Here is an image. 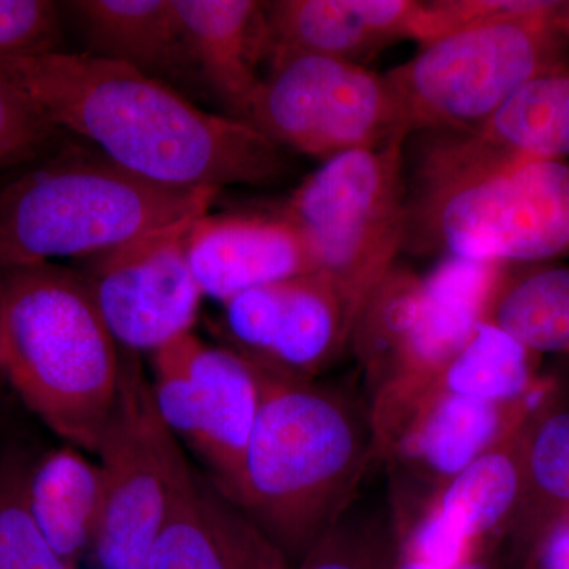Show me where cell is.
I'll return each instance as SVG.
<instances>
[{
  "label": "cell",
  "mask_w": 569,
  "mask_h": 569,
  "mask_svg": "<svg viewBox=\"0 0 569 569\" xmlns=\"http://www.w3.org/2000/svg\"><path fill=\"white\" fill-rule=\"evenodd\" d=\"M0 71L63 133L130 173L183 189L266 186L287 171L282 146L252 123L201 110L162 80L89 52L0 58Z\"/></svg>",
  "instance_id": "1"
},
{
  "label": "cell",
  "mask_w": 569,
  "mask_h": 569,
  "mask_svg": "<svg viewBox=\"0 0 569 569\" xmlns=\"http://www.w3.org/2000/svg\"><path fill=\"white\" fill-rule=\"evenodd\" d=\"M260 372V410L228 500L299 563L353 507L377 459L370 411L342 389Z\"/></svg>",
  "instance_id": "2"
},
{
  "label": "cell",
  "mask_w": 569,
  "mask_h": 569,
  "mask_svg": "<svg viewBox=\"0 0 569 569\" xmlns=\"http://www.w3.org/2000/svg\"><path fill=\"white\" fill-rule=\"evenodd\" d=\"M452 133L419 159L403 247L498 264L569 258V162Z\"/></svg>",
  "instance_id": "3"
},
{
  "label": "cell",
  "mask_w": 569,
  "mask_h": 569,
  "mask_svg": "<svg viewBox=\"0 0 569 569\" xmlns=\"http://www.w3.org/2000/svg\"><path fill=\"white\" fill-rule=\"evenodd\" d=\"M2 277L3 376L48 429L97 455L118 407L122 350L84 277L52 261Z\"/></svg>",
  "instance_id": "4"
},
{
  "label": "cell",
  "mask_w": 569,
  "mask_h": 569,
  "mask_svg": "<svg viewBox=\"0 0 569 569\" xmlns=\"http://www.w3.org/2000/svg\"><path fill=\"white\" fill-rule=\"evenodd\" d=\"M22 171L0 187V269L96 257L204 216L219 193L148 181L73 146Z\"/></svg>",
  "instance_id": "5"
},
{
  "label": "cell",
  "mask_w": 569,
  "mask_h": 569,
  "mask_svg": "<svg viewBox=\"0 0 569 569\" xmlns=\"http://www.w3.org/2000/svg\"><path fill=\"white\" fill-rule=\"evenodd\" d=\"M565 6L511 0L496 17L425 44L385 73L407 133L477 132L526 82L568 66Z\"/></svg>",
  "instance_id": "6"
},
{
  "label": "cell",
  "mask_w": 569,
  "mask_h": 569,
  "mask_svg": "<svg viewBox=\"0 0 569 569\" xmlns=\"http://www.w3.org/2000/svg\"><path fill=\"white\" fill-rule=\"evenodd\" d=\"M407 134L326 160L299 186L283 216L309 242L356 317L406 244Z\"/></svg>",
  "instance_id": "7"
},
{
  "label": "cell",
  "mask_w": 569,
  "mask_h": 569,
  "mask_svg": "<svg viewBox=\"0 0 569 569\" xmlns=\"http://www.w3.org/2000/svg\"><path fill=\"white\" fill-rule=\"evenodd\" d=\"M553 385L546 378L533 396L516 403L452 395L438 377L396 380L378 389L370 422L377 459L391 479L397 531L410 527L452 478L529 417Z\"/></svg>",
  "instance_id": "8"
},
{
  "label": "cell",
  "mask_w": 569,
  "mask_h": 569,
  "mask_svg": "<svg viewBox=\"0 0 569 569\" xmlns=\"http://www.w3.org/2000/svg\"><path fill=\"white\" fill-rule=\"evenodd\" d=\"M246 122L282 148L326 160L407 134L387 74L318 54L269 59Z\"/></svg>",
  "instance_id": "9"
},
{
  "label": "cell",
  "mask_w": 569,
  "mask_h": 569,
  "mask_svg": "<svg viewBox=\"0 0 569 569\" xmlns=\"http://www.w3.org/2000/svg\"><path fill=\"white\" fill-rule=\"evenodd\" d=\"M178 452L137 353L122 350L118 407L97 449L103 501L91 552L100 568L146 569L167 516Z\"/></svg>",
  "instance_id": "10"
},
{
  "label": "cell",
  "mask_w": 569,
  "mask_h": 569,
  "mask_svg": "<svg viewBox=\"0 0 569 569\" xmlns=\"http://www.w3.org/2000/svg\"><path fill=\"white\" fill-rule=\"evenodd\" d=\"M152 369L160 418L204 459L212 485L230 498L260 410V367L189 332L152 353Z\"/></svg>",
  "instance_id": "11"
},
{
  "label": "cell",
  "mask_w": 569,
  "mask_h": 569,
  "mask_svg": "<svg viewBox=\"0 0 569 569\" xmlns=\"http://www.w3.org/2000/svg\"><path fill=\"white\" fill-rule=\"evenodd\" d=\"M194 220L86 258L82 277L122 350L156 353L192 332L204 296L187 252Z\"/></svg>",
  "instance_id": "12"
},
{
  "label": "cell",
  "mask_w": 569,
  "mask_h": 569,
  "mask_svg": "<svg viewBox=\"0 0 569 569\" xmlns=\"http://www.w3.org/2000/svg\"><path fill=\"white\" fill-rule=\"evenodd\" d=\"M223 306L236 351L279 377L313 381L350 347L353 310L321 271L261 284Z\"/></svg>",
  "instance_id": "13"
},
{
  "label": "cell",
  "mask_w": 569,
  "mask_h": 569,
  "mask_svg": "<svg viewBox=\"0 0 569 569\" xmlns=\"http://www.w3.org/2000/svg\"><path fill=\"white\" fill-rule=\"evenodd\" d=\"M187 252L201 291L220 302L261 284L318 271L305 234L283 213H204L190 227Z\"/></svg>",
  "instance_id": "14"
},
{
  "label": "cell",
  "mask_w": 569,
  "mask_h": 569,
  "mask_svg": "<svg viewBox=\"0 0 569 569\" xmlns=\"http://www.w3.org/2000/svg\"><path fill=\"white\" fill-rule=\"evenodd\" d=\"M417 0H279L264 2L266 62L318 54L365 66L399 40L418 41Z\"/></svg>",
  "instance_id": "15"
},
{
  "label": "cell",
  "mask_w": 569,
  "mask_h": 569,
  "mask_svg": "<svg viewBox=\"0 0 569 569\" xmlns=\"http://www.w3.org/2000/svg\"><path fill=\"white\" fill-rule=\"evenodd\" d=\"M523 421L452 478L411 523L458 560L482 542H508L522 490Z\"/></svg>",
  "instance_id": "16"
},
{
  "label": "cell",
  "mask_w": 569,
  "mask_h": 569,
  "mask_svg": "<svg viewBox=\"0 0 569 569\" xmlns=\"http://www.w3.org/2000/svg\"><path fill=\"white\" fill-rule=\"evenodd\" d=\"M505 268L507 264L447 257L425 276L417 320L389 383L440 376L485 321Z\"/></svg>",
  "instance_id": "17"
},
{
  "label": "cell",
  "mask_w": 569,
  "mask_h": 569,
  "mask_svg": "<svg viewBox=\"0 0 569 569\" xmlns=\"http://www.w3.org/2000/svg\"><path fill=\"white\" fill-rule=\"evenodd\" d=\"M192 66L244 121L266 61L263 6L254 0H174Z\"/></svg>",
  "instance_id": "18"
},
{
  "label": "cell",
  "mask_w": 569,
  "mask_h": 569,
  "mask_svg": "<svg viewBox=\"0 0 569 569\" xmlns=\"http://www.w3.org/2000/svg\"><path fill=\"white\" fill-rule=\"evenodd\" d=\"M522 490L508 537L512 559L569 511V402L557 383L530 411L520 430Z\"/></svg>",
  "instance_id": "19"
},
{
  "label": "cell",
  "mask_w": 569,
  "mask_h": 569,
  "mask_svg": "<svg viewBox=\"0 0 569 569\" xmlns=\"http://www.w3.org/2000/svg\"><path fill=\"white\" fill-rule=\"evenodd\" d=\"M91 51L160 80L190 62L174 0L70 2Z\"/></svg>",
  "instance_id": "20"
},
{
  "label": "cell",
  "mask_w": 569,
  "mask_h": 569,
  "mask_svg": "<svg viewBox=\"0 0 569 569\" xmlns=\"http://www.w3.org/2000/svg\"><path fill=\"white\" fill-rule=\"evenodd\" d=\"M26 498L41 537L73 568L91 550L99 527L103 501L99 463L73 447L48 452L29 468Z\"/></svg>",
  "instance_id": "21"
},
{
  "label": "cell",
  "mask_w": 569,
  "mask_h": 569,
  "mask_svg": "<svg viewBox=\"0 0 569 569\" xmlns=\"http://www.w3.org/2000/svg\"><path fill=\"white\" fill-rule=\"evenodd\" d=\"M485 321L531 353H569V266L507 264Z\"/></svg>",
  "instance_id": "22"
},
{
  "label": "cell",
  "mask_w": 569,
  "mask_h": 569,
  "mask_svg": "<svg viewBox=\"0 0 569 569\" xmlns=\"http://www.w3.org/2000/svg\"><path fill=\"white\" fill-rule=\"evenodd\" d=\"M538 355L500 328L481 321L438 380L452 395L488 403H516L545 383Z\"/></svg>",
  "instance_id": "23"
},
{
  "label": "cell",
  "mask_w": 569,
  "mask_h": 569,
  "mask_svg": "<svg viewBox=\"0 0 569 569\" xmlns=\"http://www.w3.org/2000/svg\"><path fill=\"white\" fill-rule=\"evenodd\" d=\"M471 133L508 151L569 162V63L526 82Z\"/></svg>",
  "instance_id": "24"
},
{
  "label": "cell",
  "mask_w": 569,
  "mask_h": 569,
  "mask_svg": "<svg viewBox=\"0 0 569 569\" xmlns=\"http://www.w3.org/2000/svg\"><path fill=\"white\" fill-rule=\"evenodd\" d=\"M422 279L425 276L395 264L356 317L350 347L365 370L370 395H376L396 376L417 320Z\"/></svg>",
  "instance_id": "25"
},
{
  "label": "cell",
  "mask_w": 569,
  "mask_h": 569,
  "mask_svg": "<svg viewBox=\"0 0 569 569\" xmlns=\"http://www.w3.org/2000/svg\"><path fill=\"white\" fill-rule=\"evenodd\" d=\"M395 518L355 505L318 539L295 569H395Z\"/></svg>",
  "instance_id": "26"
},
{
  "label": "cell",
  "mask_w": 569,
  "mask_h": 569,
  "mask_svg": "<svg viewBox=\"0 0 569 569\" xmlns=\"http://www.w3.org/2000/svg\"><path fill=\"white\" fill-rule=\"evenodd\" d=\"M29 468L20 452L0 460V569H73L41 537L29 512Z\"/></svg>",
  "instance_id": "27"
},
{
  "label": "cell",
  "mask_w": 569,
  "mask_h": 569,
  "mask_svg": "<svg viewBox=\"0 0 569 569\" xmlns=\"http://www.w3.org/2000/svg\"><path fill=\"white\" fill-rule=\"evenodd\" d=\"M197 485L206 522L227 569H295L282 550L211 481L197 475Z\"/></svg>",
  "instance_id": "28"
},
{
  "label": "cell",
  "mask_w": 569,
  "mask_h": 569,
  "mask_svg": "<svg viewBox=\"0 0 569 569\" xmlns=\"http://www.w3.org/2000/svg\"><path fill=\"white\" fill-rule=\"evenodd\" d=\"M61 133L36 100L0 71V174L52 151Z\"/></svg>",
  "instance_id": "29"
},
{
  "label": "cell",
  "mask_w": 569,
  "mask_h": 569,
  "mask_svg": "<svg viewBox=\"0 0 569 569\" xmlns=\"http://www.w3.org/2000/svg\"><path fill=\"white\" fill-rule=\"evenodd\" d=\"M146 569H227L194 498L171 501Z\"/></svg>",
  "instance_id": "30"
},
{
  "label": "cell",
  "mask_w": 569,
  "mask_h": 569,
  "mask_svg": "<svg viewBox=\"0 0 569 569\" xmlns=\"http://www.w3.org/2000/svg\"><path fill=\"white\" fill-rule=\"evenodd\" d=\"M58 7L48 0H0V58L54 50Z\"/></svg>",
  "instance_id": "31"
},
{
  "label": "cell",
  "mask_w": 569,
  "mask_h": 569,
  "mask_svg": "<svg viewBox=\"0 0 569 569\" xmlns=\"http://www.w3.org/2000/svg\"><path fill=\"white\" fill-rule=\"evenodd\" d=\"M518 569H569V511L553 520L516 561Z\"/></svg>",
  "instance_id": "32"
},
{
  "label": "cell",
  "mask_w": 569,
  "mask_h": 569,
  "mask_svg": "<svg viewBox=\"0 0 569 569\" xmlns=\"http://www.w3.org/2000/svg\"><path fill=\"white\" fill-rule=\"evenodd\" d=\"M455 563L413 531L399 533L395 569H452Z\"/></svg>",
  "instance_id": "33"
},
{
  "label": "cell",
  "mask_w": 569,
  "mask_h": 569,
  "mask_svg": "<svg viewBox=\"0 0 569 569\" xmlns=\"http://www.w3.org/2000/svg\"><path fill=\"white\" fill-rule=\"evenodd\" d=\"M452 569H518L508 542H482L463 553Z\"/></svg>",
  "instance_id": "34"
},
{
  "label": "cell",
  "mask_w": 569,
  "mask_h": 569,
  "mask_svg": "<svg viewBox=\"0 0 569 569\" xmlns=\"http://www.w3.org/2000/svg\"><path fill=\"white\" fill-rule=\"evenodd\" d=\"M0 373H3V277L0 269Z\"/></svg>",
  "instance_id": "35"
},
{
  "label": "cell",
  "mask_w": 569,
  "mask_h": 569,
  "mask_svg": "<svg viewBox=\"0 0 569 569\" xmlns=\"http://www.w3.org/2000/svg\"><path fill=\"white\" fill-rule=\"evenodd\" d=\"M563 28H565V31H567V33L569 36V3H567V6H565V10H563Z\"/></svg>",
  "instance_id": "36"
}]
</instances>
